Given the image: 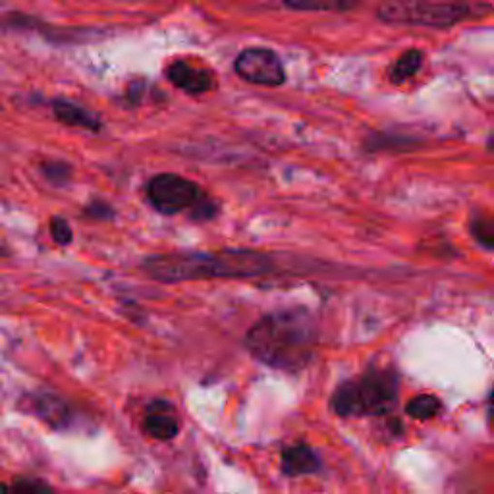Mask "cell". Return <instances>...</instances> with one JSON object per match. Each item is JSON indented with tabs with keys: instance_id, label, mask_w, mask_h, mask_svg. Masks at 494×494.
<instances>
[{
	"instance_id": "obj_17",
	"label": "cell",
	"mask_w": 494,
	"mask_h": 494,
	"mask_svg": "<svg viewBox=\"0 0 494 494\" xmlns=\"http://www.w3.org/2000/svg\"><path fill=\"white\" fill-rule=\"evenodd\" d=\"M51 487L39 479H15L12 485L3 487V494H51Z\"/></svg>"
},
{
	"instance_id": "obj_10",
	"label": "cell",
	"mask_w": 494,
	"mask_h": 494,
	"mask_svg": "<svg viewBox=\"0 0 494 494\" xmlns=\"http://www.w3.org/2000/svg\"><path fill=\"white\" fill-rule=\"evenodd\" d=\"M321 468V459L313 452V448H309L305 444H296L290 446L282 452V471L286 475H307V473H315Z\"/></svg>"
},
{
	"instance_id": "obj_21",
	"label": "cell",
	"mask_w": 494,
	"mask_h": 494,
	"mask_svg": "<svg viewBox=\"0 0 494 494\" xmlns=\"http://www.w3.org/2000/svg\"><path fill=\"white\" fill-rule=\"evenodd\" d=\"M490 406H492V413H494V392H492V396H490Z\"/></svg>"
},
{
	"instance_id": "obj_18",
	"label": "cell",
	"mask_w": 494,
	"mask_h": 494,
	"mask_svg": "<svg viewBox=\"0 0 494 494\" xmlns=\"http://www.w3.org/2000/svg\"><path fill=\"white\" fill-rule=\"evenodd\" d=\"M49 230H51L53 240L58 245H70L72 243V240H74L72 226L68 224L66 219H62V216H53L51 224H49Z\"/></svg>"
},
{
	"instance_id": "obj_20",
	"label": "cell",
	"mask_w": 494,
	"mask_h": 494,
	"mask_svg": "<svg viewBox=\"0 0 494 494\" xmlns=\"http://www.w3.org/2000/svg\"><path fill=\"white\" fill-rule=\"evenodd\" d=\"M487 147H489V149H490V151L494 153V133H492V135L489 137V142H487Z\"/></svg>"
},
{
	"instance_id": "obj_9",
	"label": "cell",
	"mask_w": 494,
	"mask_h": 494,
	"mask_svg": "<svg viewBox=\"0 0 494 494\" xmlns=\"http://www.w3.org/2000/svg\"><path fill=\"white\" fill-rule=\"evenodd\" d=\"M53 114L54 118L70 128H82L87 132L97 133L101 130V120L97 114L89 113L87 108L75 104L68 99H54L53 101Z\"/></svg>"
},
{
	"instance_id": "obj_12",
	"label": "cell",
	"mask_w": 494,
	"mask_h": 494,
	"mask_svg": "<svg viewBox=\"0 0 494 494\" xmlns=\"http://www.w3.org/2000/svg\"><path fill=\"white\" fill-rule=\"evenodd\" d=\"M423 58H425L423 51H420V49H410L404 54H400L389 72V80L396 85L411 80V77L420 72V68L423 64Z\"/></svg>"
},
{
	"instance_id": "obj_2",
	"label": "cell",
	"mask_w": 494,
	"mask_h": 494,
	"mask_svg": "<svg viewBox=\"0 0 494 494\" xmlns=\"http://www.w3.org/2000/svg\"><path fill=\"white\" fill-rule=\"evenodd\" d=\"M142 269L153 281L174 284L212 278H252L271 272L272 259L253 250H219V252H170L151 255Z\"/></svg>"
},
{
	"instance_id": "obj_7",
	"label": "cell",
	"mask_w": 494,
	"mask_h": 494,
	"mask_svg": "<svg viewBox=\"0 0 494 494\" xmlns=\"http://www.w3.org/2000/svg\"><path fill=\"white\" fill-rule=\"evenodd\" d=\"M166 77L174 87L188 93V95H205L216 85V75L201 62L190 58H176L166 66Z\"/></svg>"
},
{
	"instance_id": "obj_5",
	"label": "cell",
	"mask_w": 494,
	"mask_h": 494,
	"mask_svg": "<svg viewBox=\"0 0 494 494\" xmlns=\"http://www.w3.org/2000/svg\"><path fill=\"white\" fill-rule=\"evenodd\" d=\"M203 197L205 193L193 180L178 174H157L147 183V199L151 207L166 216L180 214L195 207Z\"/></svg>"
},
{
	"instance_id": "obj_3",
	"label": "cell",
	"mask_w": 494,
	"mask_h": 494,
	"mask_svg": "<svg viewBox=\"0 0 494 494\" xmlns=\"http://www.w3.org/2000/svg\"><path fill=\"white\" fill-rule=\"evenodd\" d=\"M398 400V377L386 369H369L360 380L340 384L332 396V410L342 415H384Z\"/></svg>"
},
{
	"instance_id": "obj_16",
	"label": "cell",
	"mask_w": 494,
	"mask_h": 494,
	"mask_svg": "<svg viewBox=\"0 0 494 494\" xmlns=\"http://www.w3.org/2000/svg\"><path fill=\"white\" fill-rule=\"evenodd\" d=\"M440 410V401L435 396H417L413 398L406 411L415 417V420H430V417H435Z\"/></svg>"
},
{
	"instance_id": "obj_1",
	"label": "cell",
	"mask_w": 494,
	"mask_h": 494,
	"mask_svg": "<svg viewBox=\"0 0 494 494\" xmlns=\"http://www.w3.org/2000/svg\"><path fill=\"white\" fill-rule=\"evenodd\" d=\"M317 322L303 307L282 309L259 319L245 336L255 360L281 370H300L313 360Z\"/></svg>"
},
{
	"instance_id": "obj_13",
	"label": "cell",
	"mask_w": 494,
	"mask_h": 494,
	"mask_svg": "<svg viewBox=\"0 0 494 494\" xmlns=\"http://www.w3.org/2000/svg\"><path fill=\"white\" fill-rule=\"evenodd\" d=\"M286 6L301 12H344L360 6L363 0H284Z\"/></svg>"
},
{
	"instance_id": "obj_6",
	"label": "cell",
	"mask_w": 494,
	"mask_h": 494,
	"mask_svg": "<svg viewBox=\"0 0 494 494\" xmlns=\"http://www.w3.org/2000/svg\"><path fill=\"white\" fill-rule=\"evenodd\" d=\"M234 70L247 84L281 87L286 82V72L281 56L272 49H267V46L243 49L234 60Z\"/></svg>"
},
{
	"instance_id": "obj_4",
	"label": "cell",
	"mask_w": 494,
	"mask_h": 494,
	"mask_svg": "<svg viewBox=\"0 0 494 494\" xmlns=\"http://www.w3.org/2000/svg\"><path fill=\"white\" fill-rule=\"evenodd\" d=\"M384 24L446 29L473 15L469 0H382L377 8Z\"/></svg>"
},
{
	"instance_id": "obj_11",
	"label": "cell",
	"mask_w": 494,
	"mask_h": 494,
	"mask_svg": "<svg viewBox=\"0 0 494 494\" xmlns=\"http://www.w3.org/2000/svg\"><path fill=\"white\" fill-rule=\"evenodd\" d=\"M166 410V404H157V408L153 406L145 417V430L157 440H170L178 435V420Z\"/></svg>"
},
{
	"instance_id": "obj_14",
	"label": "cell",
	"mask_w": 494,
	"mask_h": 494,
	"mask_svg": "<svg viewBox=\"0 0 494 494\" xmlns=\"http://www.w3.org/2000/svg\"><path fill=\"white\" fill-rule=\"evenodd\" d=\"M471 236L487 250H494V214H477L469 224Z\"/></svg>"
},
{
	"instance_id": "obj_19",
	"label": "cell",
	"mask_w": 494,
	"mask_h": 494,
	"mask_svg": "<svg viewBox=\"0 0 494 494\" xmlns=\"http://www.w3.org/2000/svg\"><path fill=\"white\" fill-rule=\"evenodd\" d=\"M84 212L93 221H113L114 219V209L101 199H93Z\"/></svg>"
},
{
	"instance_id": "obj_8",
	"label": "cell",
	"mask_w": 494,
	"mask_h": 494,
	"mask_svg": "<svg viewBox=\"0 0 494 494\" xmlns=\"http://www.w3.org/2000/svg\"><path fill=\"white\" fill-rule=\"evenodd\" d=\"M27 411L37 415L39 420L49 423L54 429L68 427L72 421V411L64 400L53 394H34L25 401Z\"/></svg>"
},
{
	"instance_id": "obj_15",
	"label": "cell",
	"mask_w": 494,
	"mask_h": 494,
	"mask_svg": "<svg viewBox=\"0 0 494 494\" xmlns=\"http://www.w3.org/2000/svg\"><path fill=\"white\" fill-rule=\"evenodd\" d=\"M41 173L44 180L56 185V188H62L72 180V166L64 161H44L41 164Z\"/></svg>"
}]
</instances>
